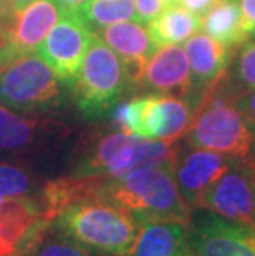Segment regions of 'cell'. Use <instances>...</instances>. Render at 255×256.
<instances>
[{"instance_id": "6da1fadb", "label": "cell", "mask_w": 255, "mask_h": 256, "mask_svg": "<svg viewBox=\"0 0 255 256\" xmlns=\"http://www.w3.org/2000/svg\"><path fill=\"white\" fill-rule=\"evenodd\" d=\"M98 198L126 210L139 225L174 220L191 223V208L181 197L172 167H146L119 177L101 176Z\"/></svg>"}, {"instance_id": "44dd1931", "label": "cell", "mask_w": 255, "mask_h": 256, "mask_svg": "<svg viewBox=\"0 0 255 256\" xmlns=\"http://www.w3.org/2000/svg\"><path fill=\"white\" fill-rule=\"evenodd\" d=\"M34 188L35 178L27 168L0 162V198L27 197Z\"/></svg>"}, {"instance_id": "836d02e7", "label": "cell", "mask_w": 255, "mask_h": 256, "mask_svg": "<svg viewBox=\"0 0 255 256\" xmlns=\"http://www.w3.org/2000/svg\"><path fill=\"white\" fill-rule=\"evenodd\" d=\"M5 198H0V205H2V202H4Z\"/></svg>"}, {"instance_id": "cb8c5ba5", "label": "cell", "mask_w": 255, "mask_h": 256, "mask_svg": "<svg viewBox=\"0 0 255 256\" xmlns=\"http://www.w3.org/2000/svg\"><path fill=\"white\" fill-rule=\"evenodd\" d=\"M134 8L139 24H149L164 8V4L162 0H134Z\"/></svg>"}, {"instance_id": "e0dca14e", "label": "cell", "mask_w": 255, "mask_h": 256, "mask_svg": "<svg viewBox=\"0 0 255 256\" xmlns=\"http://www.w3.org/2000/svg\"><path fill=\"white\" fill-rule=\"evenodd\" d=\"M148 25L149 35L154 45L159 48L166 45H177L196 35L202 28V18L184 7L169 5L162 8Z\"/></svg>"}, {"instance_id": "4dcf8cb0", "label": "cell", "mask_w": 255, "mask_h": 256, "mask_svg": "<svg viewBox=\"0 0 255 256\" xmlns=\"http://www.w3.org/2000/svg\"><path fill=\"white\" fill-rule=\"evenodd\" d=\"M181 0H162V4H164V7H169V5H177Z\"/></svg>"}, {"instance_id": "d6a6232c", "label": "cell", "mask_w": 255, "mask_h": 256, "mask_svg": "<svg viewBox=\"0 0 255 256\" xmlns=\"http://www.w3.org/2000/svg\"><path fill=\"white\" fill-rule=\"evenodd\" d=\"M253 180H255V159H253Z\"/></svg>"}, {"instance_id": "ffe728a7", "label": "cell", "mask_w": 255, "mask_h": 256, "mask_svg": "<svg viewBox=\"0 0 255 256\" xmlns=\"http://www.w3.org/2000/svg\"><path fill=\"white\" fill-rule=\"evenodd\" d=\"M75 14L93 32L136 18L134 0H86Z\"/></svg>"}, {"instance_id": "8992f818", "label": "cell", "mask_w": 255, "mask_h": 256, "mask_svg": "<svg viewBox=\"0 0 255 256\" xmlns=\"http://www.w3.org/2000/svg\"><path fill=\"white\" fill-rule=\"evenodd\" d=\"M199 208L237 223H255L253 157L237 159L204 194Z\"/></svg>"}, {"instance_id": "4fadbf2b", "label": "cell", "mask_w": 255, "mask_h": 256, "mask_svg": "<svg viewBox=\"0 0 255 256\" xmlns=\"http://www.w3.org/2000/svg\"><path fill=\"white\" fill-rule=\"evenodd\" d=\"M167 96H186L192 88L191 64L184 48L159 46L144 66L141 84Z\"/></svg>"}, {"instance_id": "277c9868", "label": "cell", "mask_w": 255, "mask_h": 256, "mask_svg": "<svg viewBox=\"0 0 255 256\" xmlns=\"http://www.w3.org/2000/svg\"><path fill=\"white\" fill-rule=\"evenodd\" d=\"M126 83L128 78L121 60L95 35L73 81L78 110L86 119L105 116L121 96Z\"/></svg>"}, {"instance_id": "ac0fdd59", "label": "cell", "mask_w": 255, "mask_h": 256, "mask_svg": "<svg viewBox=\"0 0 255 256\" xmlns=\"http://www.w3.org/2000/svg\"><path fill=\"white\" fill-rule=\"evenodd\" d=\"M205 35L212 36L227 48L247 42L248 34L242 26V12L235 0H220L202 17Z\"/></svg>"}, {"instance_id": "3957f363", "label": "cell", "mask_w": 255, "mask_h": 256, "mask_svg": "<svg viewBox=\"0 0 255 256\" xmlns=\"http://www.w3.org/2000/svg\"><path fill=\"white\" fill-rule=\"evenodd\" d=\"M55 223L65 236L105 256H131L139 232L133 215L103 200L70 205Z\"/></svg>"}, {"instance_id": "7402d4cb", "label": "cell", "mask_w": 255, "mask_h": 256, "mask_svg": "<svg viewBox=\"0 0 255 256\" xmlns=\"http://www.w3.org/2000/svg\"><path fill=\"white\" fill-rule=\"evenodd\" d=\"M35 256H105V254L91 252L90 248L73 242V240L55 238V240L43 242Z\"/></svg>"}, {"instance_id": "4316f807", "label": "cell", "mask_w": 255, "mask_h": 256, "mask_svg": "<svg viewBox=\"0 0 255 256\" xmlns=\"http://www.w3.org/2000/svg\"><path fill=\"white\" fill-rule=\"evenodd\" d=\"M237 102H238L237 106L240 108V110L255 122V90L250 91L248 94H245L243 98H238Z\"/></svg>"}, {"instance_id": "1f68e13d", "label": "cell", "mask_w": 255, "mask_h": 256, "mask_svg": "<svg viewBox=\"0 0 255 256\" xmlns=\"http://www.w3.org/2000/svg\"><path fill=\"white\" fill-rule=\"evenodd\" d=\"M184 256H197V254H196V253H194V252H192V250H191V248H189V250H187V252H186V253H184Z\"/></svg>"}, {"instance_id": "5bb4252c", "label": "cell", "mask_w": 255, "mask_h": 256, "mask_svg": "<svg viewBox=\"0 0 255 256\" xmlns=\"http://www.w3.org/2000/svg\"><path fill=\"white\" fill-rule=\"evenodd\" d=\"M62 14L63 12L53 0H35L29 7L14 12L10 42L12 60L39 50Z\"/></svg>"}, {"instance_id": "83f0119b", "label": "cell", "mask_w": 255, "mask_h": 256, "mask_svg": "<svg viewBox=\"0 0 255 256\" xmlns=\"http://www.w3.org/2000/svg\"><path fill=\"white\" fill-rule=\"evenodd\" d=\"M62 12H77L86 0H53Z\"/></svg>"}, {"instance_id": "30bf717a", "label": "cell", "mask_w": 255, "mask_h": 256, "mask_svg": "<svg viewBox=\"0 0 255 256\" xmlns=\"http://www.w3.org/2000/svg\"><path fill=\"white\" fill-rule=\"evenodd\" d=\"M235 160V157L196 147H192V150L186 152L184 156L179 152L174 166V177L181 197L189 208H199L204 194L222 174L229 170Z\"/></svg>"}, {"instance_id": "484cf974", "label": "cell", "mask_w": 255, "mask_h": 256, "mask_svg": "<svg viewBox=\"0 0 255 256\" xmlns=\"http://www.w3.org/2000/svg\"><path fill=\"white\" fill-rule=\"evenodd\" d=\"M242 26L247 34L255 32V0H240Z\"/></svg>"}, {"instance_id": "d4e9b609", "label": "cell", "mask_w": 255, "mask_h": 256, "mask_svg": "<svg viewBox=\"0 0 255 256\" xmlns=\"http://www.w3.org/2000/svg\"><path fill=\"white\" fill-rule=\"evenodd\" d=\"M220 0H181V7H184L186 10H189L191 14L197 15V17L202 18L205 14L209 12L210 8L215 7Z\"/></svg>"}, {"instance_id": "52a82bcc", "label": "cell", "mask_w": 255, "mask_h": 256, "mask_svg": "<svg viewBox=\"0 0 255 256\" xmlns=\"http://www.w3.org/2000/svg\"><path fill=\"white\" fill-rule=\"evenodd\" d=\"M50 226L35 197L5 198L0 205V256H35Z\"/></svg>"}, {"instance_id": "f546056e", "label": "cell", "mask_w": 255, "mask_h": 256, "mask_svg": "<svg viewBox=\"0 0 255 256\" xmlns=\"http://www.w3.org/2000/svg\"><path fill=\"white\" fill-rule=\"evenodd\" d=\"M12 12V5H10V0H0V18L5 17Z\"/></svg>"}, {"instance_id": "5b68a950", "label": "cell", "mask_w": 255, "mask_h": 256, "mask_svg": "<svg viewBox=\"0 0 255 256\" xmlns=\"http://www.w3.org/2000/svg\"><path fill=\"white\" fill-rule=\"evenodd\" d=\"M62 101L58 76L37 53L0 66V104L14 111H50Z\"/></svg>"}, {"instance_id": "9a60e30c", "label": "cell", "mask_w": 255, "mask_h": 256, "mask_svg": "<svg viewBox=\"0 0 255 256\" xmlns=\"http://www.w3.org/2000/svg\"><path fill=\"white\" fill-rule=\"evenodd\" d=\"M189 250V223L174 220L139 225L131 256H184Z\"/></svg>"}, {"instance_id": "7c38bea8", "label": "cell", "mask_w": 255, "mask_h": 256, "mask_svg": "<svg viewBox=\"0 0 255 256\" xmlns=\"http://www.w3.org/2000/svg\"><path fill=\"white\" fill-rule=\"evenodd\" d=\"M121 60L128 83L139 86L148 60L157 50L149 32L139 22H119L95 32Z\"/></svg>"}, {"instance_id": "7a4b0ae2", "label": "cell", "mask_w": 255, "mask_h": 256, "mask_svg": "<svg viewBox=\"0 0 255 256\" xmlns=\"http://www.w3.org/2000/svg\"><path fill=\"white\" fill-rule=\"evenodd\" d=\"M191 116L187 142L196 149L215 150L220 154L248 159L255 147V122L219 91L217 80Z\"/></svg>"}, {"instance_id": "8fae6325", "label": "cell", "mask_w": 255, "mask_h": 256, "mask_svg": "<svg viewBox=\"0 0 255 256\" xmlns=\"http://www.w3.org/2000/svg\"><path fill=\"white\" fill-rule=\"evenodd\" d=\"M192 112L177 96H144L141 98L138 138L177 142L186 136Z\"/></svg>"}, {"instance_id": "f1b7e54d", "label": "cell", "mask_w": 255, "mask_h": 256, "mask_svg": "<svg viewBox=\"0 0 255 256\" xmlns=\"http://www.w3.org/2000/svg\"><path fill=\"white\" fill-rule=\"evenodd\" d=\"M35 0H10V5H12L14 12H19V10L29 7L30 4H34Z\"/></svg>"}, {"instance_id": "2e32d148", "label": "cell", "mask_w": 255, "mask_h": 256, "mask_svg": "<svg viewBox=\"0 0 255 256\" xmlns=\"http://www.w3.org/2000/svg\"><path fill=\"white\" fill-rule=\"evenodd\" d=\"M186 52L191 64L192 80L197 83H212L225 73L229 64V48L205 34H196L186 40Z\"/></svg>"}, {"instance_id": "603a6c76", "label": "cell", "mask_w": 255, "mask_h": 256, "mask_svg": "<svg viewBox=\"0 0 255 256\" xmlns=\"http://www.w3.org/2000/svg\"><path fill=\"white\" fill-rule=\"evenodd\" d=\"M240 80L250 88H255V43H247L242 48L240 62H238Z\"/></svg>"}, {"instance_id": "ba28073f", "label": "cell", "mask_w": 255, "mask_h": 256, "mask_svg": "<svg viewBox=\"0 0 255 256\" xmlns=\"http://www.w3.org/2000/svg\"><path fill=\"white\" fill-rule=\"evenodd\" d=\"M95 32L75 12H63L39 46L40 56L50 64L58 80L73 84Z\"/></svg>"}, {"instance_id": "9c48e42d", "label": "cell", "mask_w": 255, "mask_h": 256, "mask_svg": "<svg viewBox=\"0 0 255 256\" xmlns=\"http://www.w3.org/2000/svg\"><path fill=\"white\" fill-rule=\"evenodd\" d=\"M189 248L197 256H255V223L205 214L189 223Z\"/></svg>"}, {"instance_id": "d6986e66", "label": "cell", "mask_w": 255, "mask_h": 256, "mask_svg": "<svg viewBox=\"0 0 255 256\" xmlns=\"http://www.w3.org/2000/svg\"><path fill=\"white\" fill-rule=\"evenodd\" d=\"M52 128L37 119L22 118L0 104V150H19L37 142Z\"/></svg>"}]
</instances>
